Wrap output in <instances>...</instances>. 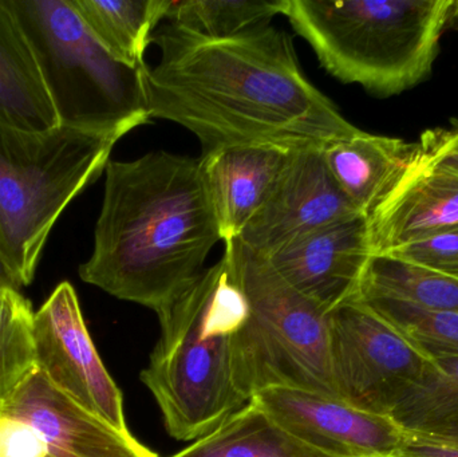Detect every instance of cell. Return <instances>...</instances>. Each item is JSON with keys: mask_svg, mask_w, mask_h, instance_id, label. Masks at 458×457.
Wrapping results in <instances>:
<instances>
[{"mask_svg": "<svg viewBox=\"0 0 458 457\" xmlns=\"http://www.w3.org/2000/svg\"><path fill=\"white\" fill-rule=\"evenodd\" d=\"M152 43L161 56L147 72L150 118L192 131L203 155L248 145L326 148L360 131L307 80L290 35L272 24L204 39L168 23Z\"/></svg>", "mask_w": 458, "mask_h": 457, "instance_id": "1", "label": "cell"}, {"mask_svg": "<svg viewBox=\"0 0 458 457\" xmlns=\"http://www.w3.org/2000/svg\"><path fill=\"white\" fill-rule=\"evenodd\" d=\"M94 250L80 276L163 317L220 238L200 158L150 152L109 161Z\"/></svg>", "mask_w": 458, "mask_h": 457, "instance_id": "2", "label": "cell"}, {"mask_svg": "<svg viewBox=\"0 0 458 457\" xmlns=\"http://www.w3.org/2000/svg\"><path fill=\"white\" fill-rule=\"evenodd\" d=\"M247 317V300L223 257L158 318L160 340L141 381L169 436L201 439L250 402L234 377V341Z\"/></svg>", "mask_w": 458, "mask_h": 457, "instance_id": "3", "label": "cell"}, {"mask_svg": "<svg viewBox=\"0 0 458 457\" xmlns=\"http://www.w3.org/2000/svg\"><path fill=\"white\" fill-rule=\"evenodd\" d=\"M454 0H284L283 15L320 66L377 97L427 80Z\"/></svg>", "mask_w": 458, "mask_h": 457, "instance_id": "4", "label": "cell"}, {"mask_svg": "<svg viewBox=\"0 0 458 457\" xmlns=\"http://www.w3.org/2000/svg\"><path fill=\"white\" fill-rule=\"evenodd\" d=\"M21 23L59 125L121 140L149 123L147 72L113 58L72 0H7Z\"/></svg>", "mask_w": 458, "mask_h": 457, "instance_id": "5", "label": "cell"}, {"mask_svg": "<svg viewBox=\"0 0 458 457\" xmlns=\"http://www.w3.org/2000/svg\"><path fill=\"white\" fill-rule=\"evenodd\" d=\"M115 137L0 123V262L29 286L58 217L109 164Z\"/></svg>", "mask_w": 458, "mask_h": 457, "instance_id": "6", "label": "cell"}, {"mask_svg": "<svg viewBox=\"0 0 458 457\" xmlns=\"http://www.w3.org/2000/svg\"><path fill=\"white\" fill-rule=\"evenodd\" d=\"M225 257L248 305L247 321L234 341V377L242 396L250 402L263 389L288 386L336 397L327 311L237 239L225 243Z\"/></svg>", "mask_w": 458, "mask_h": 457, "instance_id": "7", "label": "cell"}, {"mask_svg": "<svg viewBox=\"0 0 458 457\" xmlns=\"http://www.w3.org/2000/svg\"><path fill=\"white\" fill-rule=\"evenodd\" d=\"M328 356L336 397L382 416L392 415L430 364L355 297L328 313Z\"/></svg>", "mask_w": 458, "mask_h": 457, "instance_id": "8", "label": "cell"}, {"mask_svg": "<svg viewBox=\"0 0 458 457\" xmlns=\"http://www.w3.org/2000/svg\"><path fill=\"white\" fill-rule=\"evenodd\" d=\"M35 367L48 383L97 418L129 432L120 388L89 334L69 282L58 284L34 314Z\"/></svg>", "mask_w": 458, "mask_h": 457, "instance_id": "9", "label": "cell"}, {"mask_svg": "<svg viewBox=\"0 0 458 457\" xmlns=\"http://www.w3.org/2000/svg\"><path fill=\"white\" fill-rule=\"evenodd\" d=\"M360 215L334 180L323 148H301L291 150L266 200L236 239L267 258L301 236Z\"/></svg>", "mask_w": 458, "mask_h": 457, "instance_id": "10", "label": "cell"}, {"mask_svg": "<svg viewBox=\"0 0 458 457\" xmlns=\"http://www.w3.org/2000/svg\"><path fill=\"white\" fill-rule=\"evenodd\" d=\"M250 402L291 436L327 457H395L406 439L390 416L317 392L271 386Z\"/></svg>", "mask_w": 458, "mask_h": 457, "instance_id": "11", "label": "cell"}, {"mask_svg": "<svg viewBox=\"0 0 458 457\" xmlns=\"http://www.w3.org/2000/svg\"><path fill=\"white\" fill-rule=\"evenodd\" d=\"M371 255L368 216L360 215L301 236L267 260L299 294L330 313L357 294Z\"/></svg>", "mask_w": 458, "mask_h": 457, "instance_id": "12", "label": "cell"}, {"mask_svg": "<svg viewBox=\"0 0 458 457\" xmlns=\"http://www.w3.org/2000/svg\"><path fill=\"white\" fill-rule=\"evenodd\" d=\"M0 418L26 421L47 445V457H160L131 432H121L75 404L35 369L7 402Z\"/></svg>", "mask_w": 458, "mask_h": 457, "instance_id": "13", "label": "cell"}, {"mask_svg": "<svg viewBox=\"0 0 458 457\" xmlns=\"http://www.w3.org/2000/svg\"><path fill=\"white\" fill-rule=\"evenodd\" d=\"M373 255L458 224V173L413 163L368 216Z\"/></svg>", "mask_w": 458, "mask_h": 457, "instance_id": "14", "label": "cell"}, {"mask_svg": "<svg viewBox=\"0 0 458 457\" xmlns=\"http://www.w3.org/2000/svg\"><path fill=\"white\" fill-rule=\"evenodd\" d=\"M291 150L248 145L201 155L207 192L225 244L236 239L260 208Z\"/></svg>", "mask_w": 458, "mask_h": 457, "instance_id": "15", "label": "cell"}, {"mask_svg": "<svg viewBox=\"0 0 458 457\" xmlns=\"http://www.w3.org/2000/svg\"><path fill=\"white\" fill-rule=\"evenodd\" d=\"M416 153L417 144L363 131L323 148L336 184L365 216L392 190Z\"/></svg>", "mask_w": 458, "mask_h": 457, "instance_id": "16", "label": "cell"}, {"mask_svg": "<svg viewBox=\"0 0 458 457\" xmlns=\"http://www.w3.org/2000/svg\"><path fill=\"white\" fill-rule=\"evenodd\" d=\"M0 123L37 133L61 126L34 51L7 0H0Z\"/></svg>", "mask_w": 458, "mask_h": 457, "instance_id": "17", "label": "cell"}, {"mask_svg": "<svg viewBox=\"0 0 458 457\" xmlns=\"http://www.w3.org/2000/svg\"><path fill=\"white\" fill-rule=\"evenodd\" d=\"M72 7L99 45L121 63L147 67L145 53L172 0H72Z\"/></svg>", "mask_w": 458, "mask_h": 457, "instance_id": "18", "label": "cell"}, {"mask_svg": "<svg viewBox=\"0 0 458 457\" xmlns=\"http://www.w3.org/2000/svg\"><path fill=\"white\" fill-rule=\"evenodd\" d=\"M169 457H327L291 436L253 402Z\"/></svg>", "mask_w": 458, "mask_h": 457, "instance_id": "19", "label": "cell"}, {"mask_svg": "<svg viewBox=\"0 0 458 457\" xmlns=\"http://www.w3.org/2000/svg\"><path fill=\"white\" fill-rule=\"evenodd\" d=\"M357 292L385 295L428 310L458 313V279L392 255H371Z\"/></svg>", "mask_w": 458, "mask_h": 457, "instance_id": "20", "label": "cell"}, {"mask_svg": "<svg viewBox=\"0 0 458 457\" xmlns=\"http://www.w3.org/2000/svg\"><path fill=\"white\" fill-rule=\"evenodd\" d=\"M354 297L384 319L427 361L458 357V313L428 310L371 292H357Z\"/></svg>", "mask_w": 458, "mask_h": 457, "instance_id": "21", "label": "cell"}, {"mask_svg": "<svg viewBox=\"0 0 458 457\" xmlns=\"http://www.w3.org/2000/svg\"><path fill=\"white\" fill-rule=\"evenodd\" d=\"M283 11L284 0H172L166 21L204 39H228L268 26Z\"/></svg>", "mask_w": 458, "mask_h": 457, "instance_id": "22", "label": "cell"}, {"mask_svg": "<svg viewBox=\"0 0 458 457\" xmlns=\"http://www.w3.org/2000/svg\"><path fill=\"white\" fill-rule=\"evenodd\" d=\"M458 416V357L430 362L390 418L411 435H425Z\"/></svg>", "mask_w": 458, "mask_h": 457, "instance_id": "23", "label": "cell"}, {"mask_svg": "<svg viewBox=\"0 0 458 457\" xmlns=\"http://www.w3.org/2000/svg\"><path fill=\"white\" fill-rule=\"evenodd\" d=\"M34 314L21 290L8 287L0 292V407L37 369Z\"/></svg>", "mask_w": 458, "mask_h": 457, "instance_id": "24", "label": "cell"}, {"mask_svg": "<svg viewBox=\"0 0 458 457\" xmlns=\"http://www.w3.org/2000/svg\"><path fill=\"white\" fill-rule=\"evenodd\" d=\"M386 255L458 279V224L427 238L409 241Z\"/></svg>", "mask_w": 458, "mask_h": 457, "instance_id": "25", "label": "cell"}, {"mask_svg": "<svg viewBox=\"0 0 458 457\" xmlns=\"http://www.w3.org/2000/svg\"><path fill=\"white\" fill-rule=\"evenodd\" d=\"M0 457H47V445L31 424L0 418Z\"/></svg>", "mask_w": 458, "mask_h": 457, "instance_id": "26", "label": "cell"}, {"mask_svg": "<svg viewBox=\"0 0 458 457\" xmlns=\"http://www.w3.org/2000/svg\"><path fill=\"white\" fill-rule=\"evenodd\" d=\"M417 157L458 173V123L425 131L417 142Z\"/></svg>", "mask_w": 458, "mask_h": 457, "instance_id": "27", "label": "cell"}, {"mask_svg": "<svg viewBox=\"0 0 458 457\" xmlns=\"http://www.w3.org/2000/svg\"><path fill=\"white\" fill-rule=\"evenodd\" d=\"M395 457H458V447L419 435L406 434L405 442Z\"/></svg>", "mask_w": 458, "mask_h": 457, "instance_id": "28", "label": "cell"}, {"mask_svg": "<svg viewBox=\"0 0 458 457\" xmlns=\"http://www.w3.org/2000/svg\"><path fill=\"white\" fill-rule=\"evenodd\" d=\"M419 436L427 437V439L435 440V442L445 443V444L457 445L458 447V416L441 426L440 428L435 429L429 434L419 435Z\"/></svg>", "mask_w": 458, "mask_h": 457, "instance_id": "29", "label": "cell"}, {"mask_svg": "<svg viewBox=\"0 0 458 457\" xmlns=\"http://www.w3.org/2000/svg\"><path fill=\"white\" fill-rule=\"evenodd\" d=\"M8 287H13V289L21 290V287L16 284L15 279L11 275L10 271L4 267L2 262H0V292L3 289H8Z\"/></svg>", "mask_w": 458, "mask_h": 457, "instance_id": "30", "label": "cell"}, {"mask_svg": "<svg viewBox=\"0 0 458 457\" xmlns=\"http://www.w3.org/2000/svg\"><path fill=\"white\" fill-rule=\"evenodd\" d=\"M452 21H457L458 24V0H454L452 7Z\"/></svg>", "mask_w": 458, "mask_h": 457, "instance_id": "31", "label": "cell"}]
</instances>
